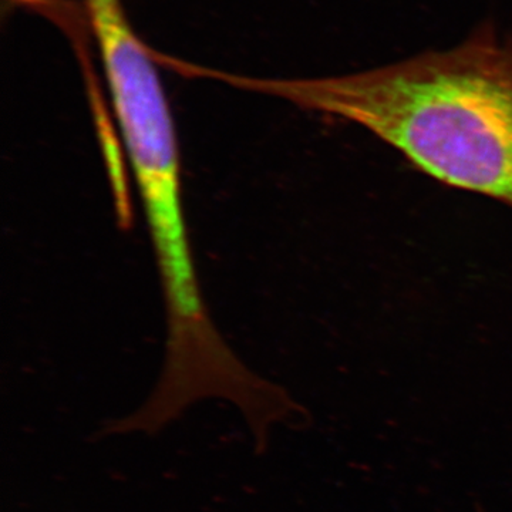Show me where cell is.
<instances>
[{"instance_id": "obj_2", "label": "cell", "mask_w": 512, "mask_h": 512, "mask_svg": "<svg viewBox=\"0 0 512 512\" xmlns=\"http://www.w3.org/2000/svg\"><path fill=\"white\" fill-rule=\"evenodd\" d=\"M128 163L143 202L167 311V348L160 383L146 404L148 419L167 424L205 397L252 412L268 380L252 373L212 322L195 269L184 215L181 158L167 97L114 109Z\"/></svg>"}, {"instance_id": "obj_1", "label": "cell", "mask_w": 512, "mask_h": 512, "mask_svg": "<svg viewBox=\"0 0 512 512\" xmlns=\"http://www.w3.org/2000/svg\"><path fill=\"white\" fill-rule=\"evenodd\" d=\"M238 86L352 121L440 183L512 208V46L480 30L454 49L367 72Z\"/></svg>"}]
</instances>
